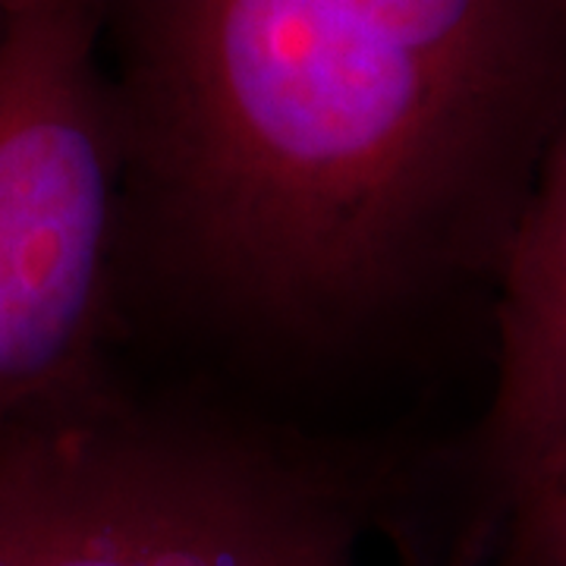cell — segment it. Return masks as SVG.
Segmentation results:
<instances>
[{
	"label": "cell",
	"mask_w": 566,
	"mask_h": 566,
	"mask_svg": "<svg viewBox=\"0 0 566 566\" xmlns=\"http://www.w3.org/2000/svg\"><path fill=\"white\" fill-rule=\"evenodd\" d=\"M123 290L337 349L494 274L566 111V0H92Z\"/></svg>",
	"instance_id": "1"
},
{
	"label": "cell",
	"mask_w": 566,
	"mask_h": 566,
	"mask_svg": "<svg viewBox=\"0 0 566 566\" xmlns=\"http://www.w3.org/2000/svg\"><path fill=\"white\" fill-rule=\"evenodd\" d=\"M409 526L385 460L139 400L111 371L0 428V566H378Z\"/></svg>",
	"instance_id": "2"
},
{
	"label": "cell",
	"mask_w": 566,
	"mask_h": 566,
	"mask_svg": "<svg viewBox=\"0 0 566 566\" xmlns=\"http://www.w3.org/2000/svg\"><path fill=\"white\" fill-rule=\"evenodd\" d=\"M126 158L92 0L0 29V428L107 375Z\"/></svg>",
	"instance_id": "3"
},
{
	"label": "cell",
	"mask_w": 566,
	"mask_h": 566,
	"mask_svg": "<svg viewBox=\"0 0 566 566\" xmlns=\"http://www.w3.org/2000/svg\"><path fill=\"white\" fill-rule=\"evenodd\" d=\"M566 438V111L497 268V363L472 434V506Z\"/></svg>",
	"instance_id": "4"
},
{
	"label": "cell",
	"mask_w": 566,
	"mask_h": 566,
	"mask_svg": "<svg viewBox=\"0 0 566 566\" xmlns=\"http://www.w3.org/2000/svg\"><path fill=\"white\" fill-rule=\"evenodd\" d=\"M444 566H566V438L482 504L441 554Z\"/></svg>",
	"instance_id": "5"
},
{
	"label": "cell",
	"mask_w": 566,
	"mask_h": 566,
	"mask_svg": "<svg viewBox=\"0 0 566 566\" xmlns=\"http://www.w3.org/2000/svg\"><path fill=\"white\" fill-rule=\"evenodd\" d=\"M10 3H13V0H0V29H3V20H7V13H10Z\"/></svg>",
	"instance_id": "6"
}]
</instances>
